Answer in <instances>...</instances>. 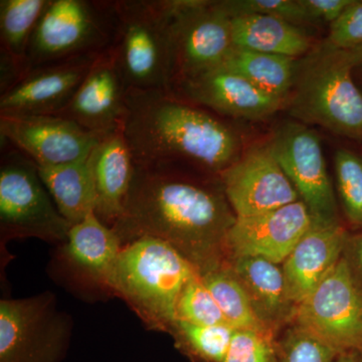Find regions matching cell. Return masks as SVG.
I'll list each match as a JSON object with an SVG mask.
<instances>
[{
	"label": "cell",
	"instance_id": "obj_1",
	"mask_svg": "<svg viewBox=\"0 0 362 362\" xmlns=\"http://www.w3.org/2000/svg\"><path fill=\"white\" fill-rule=\"evenodd\" d=\"M235 221L220 176L135 166L122 216L112 228L122 245L141 237L168 243L204 275L226 265Z\"/></svg>",
	"mask_w": 362,
	"mask_h": 362
},
{
	"label": "cell",
	"instance_id": "obj_2",
	"mask_svg": "<svg viewBox=\"0 0 362 362\" xmlns=\"http://www.w3.org/2000/svg\"><path fill=\"white\" fill-rule=\"evenodd\" d=\"M122 131L137 168L220 176L240 157V137L230 126L165 92H128Z\"/></svg>",
	"mask_w": 362,
	"mask_h": 362
},
{
	"label": "cell",
	"instance_id": "obj_3",
	"mask_svg": "<svg viewBox=\"0 0 362 362\" xmlns=\"http://www.w3.org/2000/svg\"><path fill=\"white\" fill-rule=\"evenodd\" d=\"M197 274L168 243L141 237L123 245L104 289L129 305L149 329L169 333L181 294Z\"/></svg>",
	"mask_w": 362,
	"mask_h": 362
},
{
	"label": "cell",
	"instance_id": "obj_4",
	"mask_svg": "<svg viewBox=\"0 0 362 362\" xmlns=\"http://www.w3.org/2000/svg\"><path fill=\"white\" fill-rule=\"evenodd\" d=\"M347 49L325 40L298 59L296 77L286 107L293 119L332 134L362 141V93L354 83Z\"/></svg>",
	"mask_w": 362,
	"mask_h": 362
},
{
	"label": "cell",
	"instance_id": "obj_5",
	"mask_svg": "<svg viewBox=\"0 0 362 362\" xmlns=\"http://www.w3.org/2000/svg\"><path fill=\"white\" fill-rule=\"evenodd\" d=\"M110 49L128 90L169 93L173 0H113Z\"/></svg>",
	"mask_w": 362,
	"mask_h": 362
},
{
	"label": "cell",
	"instance_id": "obj_6",
	"mask_svg": "<svg viewBox=\"0 0 362 362\" xmlns=\"http://www.w3.org/2000/svg\"><path fill=\"white\" fill-rule=\"evenodd\" d=\"M115 28L113 0H49L28 45V68L108 51Z\"/></svg>",
	"mask_w": 362,
	"mask_h": 362
},
{
	"label": "cell",
	"instance_id": "obj_7",
	"mask_svg": "<svg viewBox=\"0 0 362 362\" xmlns=\"http://www.w3.org/2000/svg\"><path fill=\"white\" fill-rule=\"evenodd\" d=\"M71 226L40 180L37 164L11 145L0 163L1 239L66 243Z\"/></svg>",
	"mask_w": 362,
	"mask_h": 362
},
{
	"label": "cell",
	"instance_id": "obj_8",
	"mask_svg": "<svg viewBox=\"0 0 362 362\" xmlns=\"http://www.w3.org/2000/svg\"><path fill=\"white\" fill-rule=\"evenodd\" d=\"M71 334L70 316L51 292L0 302V362H62Z\"/></svg>",
	"mask_w": 362,
	"mask_h": 362
},
{
	"label": "cell",
	"instance_id": "obj_9",
	"mask_svg": "<svg viewBox=\"0 0 362 362\" xmlns=\"http://www.w3.org/2000/svg\"><path fill=\"white\" fill-rule=\"evenodd\" d=\"M233 47L232 18L221 1L173 0L171 87L223 65Z\"/></svg>",
	"mask_w": 362,
	"mask_h": 362
},
{
	"label": "cell",
	"instance_id": "obj_10",
	"mask_svg": "<svg viewBox=\"0 0 362 362\" xmlns=\"http://www.w3.org/2000/svg\"><path fill=\"white\" fill-rule=\"evenodd\" d=\"M267 144L291 181L300 201L308 209L313 223H342L320 137L315 131L298 121H285L275 128Z\"/></svg>",
	"mask_w": 362,
	"mask_h": 362
},
{
	"label": "cell",
	"instance_id": "obj_11",
	"mask_svg": "<svg viewBox=\"0 0 362 362\" xmlns=\"http://www.w3.org/2000/svg\"><path fill=\"white\" fill-rule=\"evenodd\" d=\"M294 323L338 352L362 349V289L344 259L298 306Z\"/></svg>",
	"mask_w": 362,
	"mask_h": 362
},
{
	"label": "cell",
	"instance_id": "obj_12",
	"mask_svg": "<svg viewBox=\"0 0 362 362\" xmlns=\"http://www.w3.org/2000/svg\"><path fill=\"white\" fill-rule=\"evenodd\" d=\"M0 136L39 168L61 165L89 156L103 137L65 117L6 113H0Z\"/></svg>",
	"mask_w": 362,
	"mask_h": 362
},
{
	"label": "cell",
	"instance_id": "obj_13",
	"mask_svg": "<svg viewBox=\"0 0 362 362\" xmlns=\"http://www.w3.org/2000/svg\"><path fill=\"white\" fill-rule=\"evenodd\" d=\"M237 218L257 216L300 201L268 144L256 145L220 175Z\"/></svg>",
	"mask_w": 362,
	"mask_h": 362
},
{
	"label": "cell",
	"instance_id": "obj_14",
	"mask_svg": "<svg viewBox=\"0 0 362 362\" xmlns=\"http://www.w3.org/2000/svg\"><path fill=\"white\" fill-rule=\"evenodd\" d=\"M168 94L218 116L264 120L284 108L286 102L220 66L175 83Z\"/></svg>",
	"mask_w": 362,
	"mask_h": 362
},
{
	"label": "cell",
	"instance_id": "obj_15",
	"mask_svg": "<svg viewBox=\"0 0 362 362\" xmlns=\"http://www.w3.org/2000/svg\"><path fill=\"white\" fill-rule=\"evenodd\" d=\"M312 225L311 214L302 201L268 213L237 218L226 239L228 261L258 257L282 265Z\"/></svg>",
	"mask_w": 362,
	"mask_h": 362
},
{
	"label": "cell",
	"instance_id": "obj_16",
	"mask_svg": "<svg viewBox=\"0 0 362 362\" xmlns=\"http://www.w3.org/2000/svg\"><path fill=\"white\" fill-rule=\"evenodd\" d=\"M100 54L30 69L18 84L0 95V113L57 115L70 103Z\"/></svg>",
	"mask_w": 362,
	"mask_h": 362
},
{
	"label": "cell",
	"instance_id": "obj_17",
	"mask_svg": "<svg viewBox=\"0 0 362 362\" xmlns=\"http://www.w3.org/2000/svg\"><path fill=\"white\" fill-rule=\"evenodd\" d=\"M127 86L111 49L98 57L70 103L57 115L98 135L122 129L127 112Z\"/></svg>",
	"mask_w": 362,
	"mask_h": 362
},
{
	"label": "cell",
	"instance_id": "obj_18",
	"mask_svg": "<svg viewBox=\"0 0 362 362\" xmlns=\"http://www.w3.org/2000/svg\"><path fill=\"white\" fill-rule=\"evenodd\" d=\"M349 230L313 223L282 267L290 300L299 306L339 263Z\"/></svg>",
	"mask_w": 362,
	"mask_h": 362
},
{
	"label": "cell",
	"instance_id": "obj_19",
	"mask_svg": "<svg viewBox=\"0 0 362 362\" xmlns=\"http://www.w3.org/2000/svg\"><path fill=\"white\" fill-rule=\"evenodd\" d=\"M226 267L242 284L259 323L278 337L298 308L288 296L282 267L258 257L230 259Z\"/></svg>",
	"mask_w": 362,
	"mask_h": 362
},
{
	"label": "cell",
	"instance_id": "obj_20",
	"mask_svg": "<svg viewBox=\"0 0 362 362\" xmlns=\"http://www.w3.org/2000/svg\"><path fill=\"white\" fill-rule=\"evenodd\" d=\"M96 190L95 214L113 228L122 216L135 164L122 129L103 136L90 152Z\"/></svg>",
	"mask_w": 362,
	"mask_h": 362
},
{
	"label": "cell",
	"instance_id": "obj_21",
	"mask_svg": "<svg viewBox=\"0 0 362 362\" xmlns=\"http://www.w3.org/2000/svg\"><path fill=\"white\" fill-rule=\"evenodd\" d=\"M123 245L115 230L90 214L71 226L65 243L68 261L85 277L103 288Z\"/></svg>",
	"mask_w": 362,
	"mask_h": 362
},
{
	"label": "cell",
	"instance_id": "obj_22",
	"mask_svg": "<svg viewBox=\"0 0 362 362\" xmlns=\"http://www.w3.org/2000/svg\"><path fill=\"white\" fill-rule=\"evenodd\" d=\"M235 47L301 59L313 49L310 37L300 26L262 14L232 18Z\"/></svg>",
	"mask_w": 362,
	"mask_h": 362
},
{
	"label": "cell",
	"instance_id": "obj_23",
	"mask_svg": "<svg viewBox=\"0 0 362 362\" xmlns=\"http://www.w3.org/2000/svg\"><path fill=\"white\" fill-rule=\"evenodd\" d=\"M44 183L59 213L71 226L95 213L96 190L90 165V153L69 163L39 168Z\"/></svg>",
	"mask_w": 362,
	"mask_h": 362
},
{
	"label": "cell",
	"instance_id": "obj_24",
	"mask_svg": "<svg viewBox=\"0 0 362 362\" xmlns=\"http://www.w3.org/2000/svg\"><path fill=\"white\" fill-rule=\"evenodd\" d=\"M297 65L298 59L233 45L221 66L243 76L267 94L287 102L294 86Z\"/></svg>",
	"mask_w": 362,
	"mask_h": 362
},
{
	"label": "cell",
	"instance_id": "obj_25",
	"mask_svg": "<svg viewBox=\"0 0 362 362\" xmlns=\"http://www.w3.org/2000/svg\"><path fill=\"white\" fill-rule=\"evenodd\" d=\"M47 1L49 0L0 1V64L13 66L23 77L30 71L28 45Z\"/></svg>",
	"mask_w": 362,
	"mask_h": 362
},
{
	"label": "cell",
	"instance_id": "obj_26",
	"mask_svg": "<svg viewBox=\"0 0 362 362\" xmlns=\"http://www.w3.org/2000/svg\"><path fill=\"white\" fill-rule=\"evenodd\" d=\"M202 278L228 325L235 329H252L271 334L255 315L242 284L226 266L204 274Z\"/></svg>",
	"mask_w": 362,
	"mask_h": 362
},
{
	"label": "cell",
	"instance_id": "obj_27",
	"mask_svg": "<svg viewBox=\"0 0 362 362\" xmlns=\"http://www.w3.org/2000/svg\"><path fill=\"white\" fill-rule=\"evenodd\" d=\"M235 330L226 324L204 326L176 320L169 334L192 362H223Z\"/></svg>",
	"mask_w": 362,
	"mask_h": 362
},
{
	"label": "cell",
	"instance_id": "obj_28",
	"mask_svg": "<svg viewBox=\"0 0 362 362\" xmlns=\"http://www.w3.org/2000/svg\"><path fill=\"white\" fill-rule=\"evenodd\" d=\"M338 197L351 228H362V156L346 148L334 154Z\"/></svg>",
	"mask_w": 362,
	"mask_h": 362
},
{
	"label": "cell",
	"instance_id": "obj_29",
	"mask_svg": "<svg viewBox=\"0 0 362 362\" xmlns=\"http://www.w3.org/2000/svg\"><path fill=\"white\" fill-rule=\"evenodd\" d=\"M277 362H331L339 352L311 331L292 322L276 339Z\"/></svg>",
	"mask_w": 362,
	"mask_h": 362
},
{
	"label": "cell",
	"instance_id": "obj_30",
	"mask_svg": "<svg viewBox=\"0 0 362 362\" xmlns=\"http://www.w3.org/2000/svg\"><path fill=\"white\" fill-rule=\"evenodd\" d=\"M176 317V320L197 325H228L220 307L204 285L201 274H197L185 286L178 301Z\"/></svg>",
	"mask_w": 362,
	"mask_h": 362
},
{
	"label": "cell",
	"instance_id": "obj_31",
	"mask_svg": "<svg viewBox=\"0 0 362 362\" xmlns=\"http://www.w3.org/2000/svg\"><path fill=\"white\" fill-rule=\"evenodd\" d=\"M221 4L230 18L262 14L297 26L315 23L301 0H221Z\"/></svg>",
	"mask_w": 362,
	"mask_h": 362
},
{
	"label": "cell",
	"instance_id": "obj_32",
	"mask_svg": "<svg viewBox=\"0 0 362 362\" xmlns=\"http://www.w3.org/2000/svg\"><path fill=\"white\" fill-rule=\"evenodd\" d=\"M273 335L252 329H235L223 362H277Z\"/></svg>",
	"mask_w": 362,
	"mask_h": 362
},
{
	"label": "cell",
	"instance_id": "obj_33",
	"mask_svg": "<svg viewBox=\"0 0 362 362\" xmlns=\"http://www.w3.org/2000/svg\"><path fill=\"white\" fill-rule=\"evenodd\" d=\"M328 45L340 49H352L362 45V0L351 4L337 21L330 25Z\"/></svg>",
	"mask_w": 362,
	"mask_h": 362
},
{
	"label": "cell",
	"instance_id": "obj_34",
	"mask_svg": "<svg viewBox=\"0 0 362 362\" xmlns=\"http://www.w3.org/2000/svg\"><path fill=\"white\" fill-rule=\"evenodd\" d=\"M351 2L352 0H301L312 20L330 25L341 16Z\"/></svg>",
	"mask_w": 362,
	"mask_h": 362
},
{
	"label": "cell",
	"instance_id": "obj_35",
	"mask_svg": "<svg viewBox=\"0 0 362 362\" xmlns=\"http://www.w3.org/2000/svg\"><path fill=\"white\" fill-rule=\"evenodd\" d=\"M342 259L352 278L362 289V228L356 232L349 230L343 247Z\"/></svg>",
	"mask_w": 362,
	"mask_h": 362
},
{
	"label": "cell",
	"instance_id": "obj_36",
	"mask_svg": "<svg viewBox=\"0 0 362 362\" xmlns=\"http://www.w3.org/2000/svg\"><path fill=\"white\" fill-rule=\"evenodd\" d=\"M331 362H362V354L359 350H346L339 352Z\"/></svg>",
	"mask_w": 362,
	"mask_h": 362
},
{
	"label": "cell",
	"instance_id": "obj_37",
	"mask_svg": "<svg viewBox=\"0 0 362 362\" xmlns=\"http://www.w3.org/2000/svg\"><path fill=\"white\" fill-rule=\"evenodd\" d=\"M351 58L352 65H354V71L362 74V45L356 49H347Z\"/></svg>",
	"mask_w": 362,
	"mask_h": 362
},
{
	"label": "cell",
	"instance_id": "obj_38",
	"mask_svg": "<svg viewBox=\"0 0 362 362\" xmlns=\"http://www.w3.org/2000/svg\"><path fill=\"white\" fill-rule=\"evenodd\" d=\"M361 354H362V349H361Z\"/></svg>",
	"mask_w": 362,
	"mask_h": 362
}]
</instances>
